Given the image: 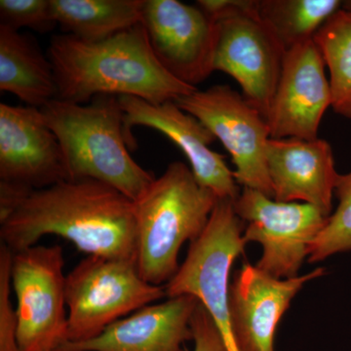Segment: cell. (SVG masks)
<instances>
[{
    "label": "cell",
    "mask_w": 351,
    "mask_h": 351,
    "mask_svg": "<svg viewBox=\"0 0 351 351\" xmlns=\"http://www.w3.org/2000/svg\"><path fill=\"white\" fill-rule=\"evenodd\" d=\"M49 234L69 240L88 256L137 258L134 201L94 180H64L34 189L0 221L1 243L13 253Z\"/></svg>",
    "instance_id": "obj_1"
},
{
    "label": "cell",
    "mask_w": 351,
    "mask_h": 351,
    "mask_svg": "<svg viewBox=\"0 0 351 351\" xmlns=\"http://www.w3.org/2000/svg\"><path fill=\"white\" fill-rule=\"evenodd\" d=\"M46 54L56 77L57 99L69 103L84 105L108 95L159 105L198 89L164 69L142 24L97 41L56 34Z\"/></svg>",
    "instance_id": "obj_2"
},
{
    "label": "cell",
    "mask_w": 351,
    "mask_h": 351,
    "mask_svg": "<svg viewBox=\"0 0 351 351\" xmlns=\"http://www.w3.org/2000/svg\"><path fill=\"white\" fill-rule=\"evenodd\" d=\"M40 110L63 149L69 180L104 182L136 201L156 179L131 156L119 97L101 95L84 105L54 99Z\"/></svg>",
    "instance_id": "obj_3"
},
{
    "label": "cell",
    "mask_w": 351,
    "mask_h": 351,
    "mask_svg": "<svg viewBox=\"0 0 351 351\" xmlns=\"http://www.w3.org/2000/svg\"><path fill=\"white\" fill-rule=\"evenodd\" d=\"M218 199L196 181L189 166L174 161L134 201L136 263L147 282L166 285L174 277L182 245L202 234Z\"/></svg>",
    "instance_id": "obj_4"
},
{
    "label": "cell",
    "mask_w": 351,
    "mask_h": 351,
    "mask_svg": "<svg viewBox=\"0 0 351 351\" xmlns=\"http://www.w3.org/2000/svg\"><path fill=\"white\" fill-rule=\"evenodd\" d=\"M201 7L217 24L214 71L232 76L265 119L286 49L258 17V0H202Z\"/></svg>",
    "instance_id": "obj_5"
},
{
    "label": "cell",
    "mask_w": 351,
    "mask_h": 351,
    "mask_svg": "<svg viewBox=\"0 0 351 351\" xmlns=\"http://www.w3.org/2000/svg\"><path fill=\"white\" fill-rule=\"evenodd\" d=\"M165 295V287L141 276L135 261L88 256L66 276L64 343L96 338L112 323Z\"/></svg>",
    "instance_id": "obj_6"
},
{
    "label": "cell",
    "mask_w": 351,
    "mask_h": 351,
    "mask_svg": "<svg viewBox=\"0 0 351 351\" xmlns=\"http://www.w3.org/2000/svg\"><path fill=\"white\" fill-rule=\"evenodd\" d=\"M244 221L234 201L219 198L206 228L189 246L184 262L166 284V295H191L207 309L228 351H239L233 339L228 313L230 272L244 253Z\"/></svg>",
    "instance_id": "obj_7"
},
{
    "label": "cell",
    "mask_w": 351,
    "mask_h": 351,
    "mask_svg": "<svg viewBox=\"0 0 351 351\" xmlns=\"http://www.w3.org/2000/svg\"><path fill=\"white\" fill-rule=\"evenodd\" d=\"M64 252L34 245L13 255L19 351H56L66 341L68 313Z\"/></svg>",
    "instance_id": "obj_8"
},
{
    "label": "cell",
    "mask_w": 351,
    "mask_h": 351,
    "mask_svg": "<svg viewBox=\"0 0 351 351\" xmlns=\"http://www.w3.org/2000/svg\"><path fill=\"white\" fill-rule=\"evenodd\" d=\"M200 120L232 156L235 180L243 188L274 198L267 163L270 132L267 119L228 85H214L175 101Z\"/></svg>",
    "instance_id": "obj_9"
},
{
    "label": "cell",
    "mask_w": 351,
    "mask_h": 351,
    "mask_svg": "<svg viewBox=\"0 0 351 351\" xmlns=\"http://www.w3.org/2000/svg\"><path fill=\"white\" fill-rule=\"evenodd\" d=\"M237 214L248 223L243 241L257 242L262 256L256 267L279 279L294 278L329 217L307 203L281 202L261 191L242 189Z\"/></svg>",
    "instance_id": "obj_10"
},
{
    "label": "cell",
    "mask_w": 351,
    "mask_h": 351,
    "mask_svg": "<svg viewBox=\"0 0 351 351\" xmlns=\"http://www.w3.org/2000/svg\"><path fill=\"white\" fill-rule=\"evenodd\" d=\"M156 59L189 86L214 73L217 24L199 6L179 0H144L142 22Z\"/></svg>",
    "instance_id": "obj_11"
},
{
    "label": "cell",
    "mask_w": 351,
    "mask_h": 351,
    "mask_svg": "<svg viewBox=\"0 0 351 351\" xmlns=\"http://www.w3.org/2000/svg\"><path fill=\"white\" fill-rule=\"evenodd\" d=\"M124 112V128L134 147H137L132 128L145 126L160 132L186 156L189 168L201 186L218 198L235 201L239 184L226 162V156L211 149L217 140L209 129L193 115L182 110L174 101L154 105L135 97H119Z\"/></svg>",
    "instance_id": "obj_12"
},
{
    "label": "cell",
    "mask_w": 351,
    "mask_h": 351,
    "mask_svg": "<svg viewBox=\"0 0 351 351\" xmlns=\"http://www.w3.org/2000/svg\"><path fill=\"white\" fill-rule=\"evenodd\" d=\"M324 59L314 39L286 51L267 119L271 138L315 140L332 106Z\"/></svg>",
    "instance_id": "obj_13"
},
{
    "label": "cell",
    "mask_w": 351,
    "mask_h": 351,
    "mask_svg": "<svg viewBox=\"0 0 351 351\" xmlns=\"http://www.w3.org/2000/svg\"><path fill=\"white\" fill-rule=\"evenodd\" d=\"M318 267L304 276L279 279L244 263L230 281L228 313L239 351H276L274 338L284 313L309 281L325 274Z\"/></svg>",
    "instance_id": "obj_14"
},
{
    "label": "cell",
    "mask_w": 351,
    "mask_h": 351,
    "mask_svg": "<svg viewBox=\"0 0 351 351\" xmlns=\"http://www.w3.org/2000/svg\"><path fill=\"white\" fill-rule=\"evenodd\" d=\"M64 180L63 149L40 108L0 104V181L40 189Z\"/></svg>",
    "instance_id": "obj_15"
},
{
    "label": "cell",
    "mask_w": 351,
    "mask_h": 351,
    "mask_svg": "<svg viewBox=\"0 0 351 351\" xmlns=\"http://www.w3.org/2000/svg\"><path fill=\"white\" fill-rule=\"evenodd\" d=\"M267 163L274 199L301 201L331 216L339 174L331 145L326 140L270 138Z\"/></svg>",
    "instance_id": "obj_16"
},
{
    "label": "cell",
    "mask_w": 351,
    "mask_h": 351,
    "mask_svg": "<svg viewBox=\"0 0 351 351\" xmlns=\"http://www.w3.org/2000/svg\"><path fill=\"white\" fill-rule=\"evenodd\" d=\"M199 301L191 295L149 304L112 323L96 338L64 343L56 351H184Z\"/></svg>",
    "instance_id": "obj_17"
},
{
    "label": "cell",
    "mask_w": 351,
    "mask_h": 351,
    "mask_svg": "<svg viewBox=\"0 0 351 351\" xmlns=\"http://www.w3.org/2000/svg\"><path fill=\"white\" fill-rule=\"evenodd\" d=\"M0 90L36 108L58 95L52 64L38 41L3 25H0Z\"/></svg>",
    "instance_id": "obj_18"
},
{
    "label": "cell",
    "mask_w": 351,
    "mask_h": 351,
    "mask_svg": "<svg viewBox=\"0 0 351 351\" xmlns=\"http://www.w3.org/2000/svg\"><path fill=\"white\" fill-rule=\"evenodd\" d=\"M51 5L64 34L97 41L141 24L144 0H51Z\"/></svg>",
    "instance_id": "obj_19"
},
{
    "label": "cell",
    "mask_w": 351,
    "mask_h": 351,
    "mask_svg": "<svg viewBox=\"0 0 351 351\" xmlns=\"http://www.w3.org/2000/svg\"><path fill=\"white\" fill-rule=\"evenodd\" d=\"M343 7L339 0H258V14L286 51L314 39Z\"/></svg>",
    "instance_id": "obj_20"
},
{
    "label": "cell",
    "mask_w": 351,
    "mask_h": 351,
    "mask_svg": "<svg viewBox=\"0 0 351 351\" xmlns=\"http://www.w3.org/2000/svg\"><path fill=\"white\" fill-rule=\"evenodd\" d=\"M329 71L331 108L351 119V13L343 8L314 36Z\"/></svg>",
    "instance_id": "obj_21"
},
{
    "label": "cell",
    "mask_w": 351,
    "mask_h": 351,
    "mask_svg": "<svg viewBox=\"0 0 351 351\" xmlns=\"http://www.w3.org/2000/svg\"><path fill=\"white\" fill-rule=\"evenodd\" d=\"M335 195L338 206L309 248L307 262L311 263L351 251V171L339 174Z\"/></svg>",
    "instance_id": "obj_22"
},
{
    "label": "cell",
    "mask_w": 351,
    "mask_h": 351,
    "mask_svg": "<svg viewBox=\"0 0 351 351\" xmlns=\"http://www.w3.org/2000/svg\"><path fill=\"white\" fill-rule=\"evenodd\" d=\"M0 25L13 31L31 29L46 34L57 25L51 0H1Z\"/></svg>",
    "instance_id": "obj_23"
},
{
    "label": "cell",
    "mask_w": 351,
    "mask_h": 351,
    "mask_svg": "<svg viewBox=\"0 0 351 351\" xmlns=\"http://www.w3.org/2000/svg\"><path fill=\"white\" fill-rule=\"evenodd\" d=\"M13 255L6 245H0V351H19L17 313L11 300Z\"/></svg>",
    "instance_id": "obj_24"
},
{
    "label": "cell",
    "mask_w": 351,
    "mask_h": 351,
    "mask_svg": "<svg viewBox=\"0 0 351 351\" xmlns=\"http://www.w3.org/2000/svg\"><path fill=\"white\" fill-rule=\"evenodd\" d=\"M191 328L193 351H228L218 327L200 302L191 318Z\"/></svg>",
    "instance_id": "obj_25"
},
{
    "label": "cell",
    "mask_w": 351,
    "mask_h": 351,
    "mask_svg": "<svg viewBox=\"0 0 351 351\" xmlns=\"http://www.w3.org/2000/svg\"><path fill=\"white\" fill-rule=\"evenodd\" d=\"M32 191L21 184L0 181V221L8 218Z\"/></svg>",
    "instance_id": "obj_26"
},
{
    "label": "cell",
    "mask_w": 351,
    "mask_h": 351,
    "mask_svg": "<svg viewBox=\"0 0 351 351\" xmlns=\"http://www.w3.org/2000/svg\"><path fill=\"white\" fill-rule=\"evenodd\" d=\"M343 9H346V11L351 13V0L343 2Z\"/></svg>",
    "instance_id": "obj_27"
}]
</instances>
